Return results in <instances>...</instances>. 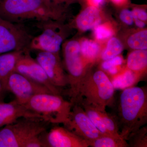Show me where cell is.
I'll return each mask as SVG.
<instances>
[{
  "label": "cell",
  "mask_w": 147,
  "mask_h": 147,
  "mask_svg": "<svg viewBox=\"0 0 147 147\" xmlns=\"http://www.w3.org/2000/svg\"><path fill=\"white\" fill-rule=\"evenodd\" d=\"M25 52L12 51L0 55V81L5 92L7 80L10 75L15 72L17 62Z\"/></svg>",
  "instance_id": "cell-15"
},
{
  "label": "cell",
  "mask_w": 147,
  "mask_h": 147,
  "mask_svg": "<svg viewBox=\"0 0 147 147\" xmlns=\"http://www.w3.org/2000/svg\"><path fill=\"white\" fill-rule=\"evenodd\" d=\"M25 105L32 112L42 116L50 123L63 124L73 105L61 95L42 93L33 96Z\"/></svg>",
  "instance_id": "cell-4"
},
{
  "label": "cell",
  "mask_w": 147,
  "mask_h": 147,
  "mask_svg": "<svg viewBox=\"0 0 147 147\" xmlns=\"http://www.w3.org/2000/svg\"><path fill=\"white\" fill-rule=\"evenodd\" d=\"M51 2L56 4L60 5L62 3H70L73 2L74 0H48Z\"/></svg>",
  "instance_id": "cell-30"
},
{
  "label": "cell",
  "mask_w": 147,
  "mask_h": 147,
  "mask_svg": "<svg viewBox=\"0 0 147 147\" xmlns=\"http://www.w3.org/2000/svg\"><path fill=\"white\" fill-rule=\"evenodd\" d=\"M123 45L118 38L113 37L109 40L107 47L101 55L102 60L106 61L117 57L123 51Z\"/></svg>",
  "instance_id": "cell-22"
},
{
  "label": "cell",
  "mask_w": 147,
  "mask_h": 147,
  "mask_svg": "<svg viewBox=\"0 0 147 147\" xmlns=\"http://www.w3.org/2000/svg\"><path fill=\"white\" fill-rule=\"evenodd\" d=\"M79 94V101L83 98L97 110L105 111L106 107L113 104L115 87L102 70L87 72L81 82Z\"/></svg>",
  "instance_id": "cell-3"
},
{
  "label": "cell",
  "mask_w": 147,
  "mask_h": 147,
  "mask_svg": "<svg viewBox=\"0 0 147 147\" xmlns=\"http://www.w3.org/2000/svg\"><path fill=\"white\" fill-rule=\"evenodd\" d=\"M48 122L42 119L22 118L0 128V147H24L26 142L47 131Z\"/></svg>",
  "instance_id": "cell-5"
},
{
  "label": "cell",
  "mask_w": 147,
  "mask_h": 147,
  "mask_svg": "<svg viewBox=\"0 0 147 147\" xmlns=\"http://www.w3.org/2000/svg\"><path fill=\"white\" fill-rule=\"evenodd\" d=\"M134 21L136 26L140 28H143L146 26V24L144 21L139 20L137 18L134 19Z\"/></svg>",
  "instance_id": "cell-31"
},
{
  "label": "cell",
  "mask_w": 147,
  "mask_h": 147,
  "mask_svg": "<svg viewBox=\"0 0 147 147\" xmlns=\"http://www.w3.org/2000/svg\"><path fill=\"white\" fill-rule=\"evenodd\" d=\"M22 118L40 119L45 121L42 116L32 112L16 99L5 102L3 98L0 99V128Z\"/></svg>",
  "instance_id": "cell-14"
},
{
  "label": "cell",
  "mask_w": 147,
  "mask_h": 147,
  "mask_svg": "<svg viewBox=\"0 0 147 147\" xmlns=\"http://www.w3.org/2000/svg\"><path fill=\"white\" fill-rule=\"evenodd\" d=\"M15 71L43 85L54 94H61L62 91L51 83L42 67L32 57L30 50L24 52L19 58Z\"/></svg>",
  "instance_id": "cell-11"
},
{
  "label": "cell",
  "mask_w": 147,
  "mask_h": 147,
  "mask_svg": "<svg viewBox=\"0 0 147 147\" xmlns=\"http://www.w3.org/2000/svg\"><path fill=\"white\" fill-rule=\"evenodd\" d=\"M36 59L44 69L48 79L56 88L62 91L68 87L67 75L64 71L59 54L39 52Z\"/></svg>",
  "instance_id": "cell-12"
},
{
  "label": "cell",
  "mask_w": 147,
  "mask_h": 147,
  "mask_svg": "<svg viewBox=\"0 0 147 147\" xmlns=\"http://www.w3.org/2000/svg\"><path fill=\"white\" fill-rule=\"evenodd\" d=\"M101 21L98 9L96 7L90 5L77 16L75 23L78 28L86 31L95 28L99 25Z\"/></svg>",
  "instance_id": "cell-16"
},
{
  "label": "cell",
  "mask_w": 147,
  "mask_h": 147,
  "mask_svg": "<svg viewBox=\"0 0 147 147\" xmlns=\"http://www.w3.org/2000/svg\"><path fill=\"white\" fill-rule=\"evenodd\" d=\"M112 1L116 4L120 5L126 2L127 0H112Z\"/></svg>",
  "instance_id": "cell-34"
},
{
  "label": "cell",
  "mask_w": 147,
  "mask_h": 147,
  "mask_svg": "<svg viewBox=\"0 0 147 147\" xmlns=\"http://www.w3.org/2000/svg\"><path fill=\"white\" fill-rule=\"evenodd\" d=\"M63 11L60 5L48 0H2L0 3V17L18 24L31 20L59 21Z\"/></svg>",
  "instance_id": "cell-2"
},
{
  "label": "cell",
  "mask_w": 147,
  "mask_h": 147,
  "mask_svg": "<svg viewBox=\"0 0 147 147\" xmlns=\"http://www.w3.org/2000/svg\"><path fill=\"white\" fill-rule=\"evenodd\" d=\"M63 125L71 132L87 141L88 144L101 134L79 103L73 105L68 119Z\"/></svg>",
  "instance_id": "cell-10"
},
{
  "label": "cell",
  "mask_w": 147,
  "mask_h": 147,
  "mask_svg": "<svg viewBox=\"0 0 147 147\" xmlns=\"http://www.w3.org/2000/svg\"><path fill=\"white\" fill-rule=\"evenodd\" d=\"M109 72L111 74H115L117 72V69L116 66L111 67L108 69Z\"/></svg>",
  "instance_id": "cell-32"
},
{
  "label": "cell",
  "mask_w": 147,
  "mask_h": 147,
  "mask_svg": "<svg viewBox=\"0 0 147 147\" xmlns=\"http://www.w3.org/2000/svg\"><path fill=\"white\" fill-rule=\"evenodd\" d=\"M127 66L130 71L139 74L146 69L147 50H135L129 55Z\"/></svg>",
  "instance_id": "cell-17"
},
{
  "label": "cell",
  "mask_w": 147,
  "mask_h": 147,
  "mask_svg": "<svg viewBox=\"0 0 147 147\" xmlns=\"http://www.w3.org/2000/svg\"><path fill=\"white\" fill-rule=\"evenodd\" d=\"M90 5L98 7L104 3L105 0H87Z\"/></svg>",
  "instance_id": "cell-29"
},
{
  "label": "cell",
  "mask_w": 147,
  "mask_h": 147,
  "mask_svg": "<svg viewBox=\"0 0 147 147\" xmlns=\"http://www.w3.org/2000/svg\"><path fill=\"white\" fill-rule=\"evenodd\" d=\"M120 134L125 140L129 135L147 123V89L145 87H130L119 98L118 116Z\"/></svg>",
  "instance_id": "cell-1"
},
{
  "label": "cell",
  "mask_w": 147,
  "mask_h": 147,
  "mask_svg": "<svg viewBox=\"0 0 147 147\" xmlns=\"http://www.w3.org/2000/svg\"><path fill=\"white\" fill-rule=\"evenodd\" d=\"M127 44L134 50H147V30L140 31L131 35L128 38Z\"/></svg>",
  "instance_id": "cell-23"
},
{
  "label": "cell",
  "mask_w": 147,
  "mask_h": 147,
  "mask_svg": "<svg viewBox=\"0 0 147 147\" xmlns=\"http://www.w3.org/2000/svg\"><path fill=\"white\" fill-rule=\"evenodd\" d=\"M37 27L41 29L42 32L33 37L29 50L59 54L65 37L60 26L54 20H49L38 22Z\"/></svg>",
  "instance_id": "cell-8"
},
{
  "label": "cell",
  "mask_w": 147,
  "mask_h": 147,
  "mask_svg": "<svg viewBox=\"0 0 147 147\" xmlns=\"http://www.w3.org/2000/svg\"><path fill=\"white\" fill-rule=\"evenodd\" d=\"M33 37L20 24L0 17V55L30 50L29 45Z\"/></svg>",
  "instance_id": "cell-7"
},
{
  "label": "cell",
  "mask_w": 147,
  "mask_h": 147,
  "mask_svg": "<svg viewBox=\"0 0 147 147\" xmlns=\"http://www.w3.org/2000/svg\"><path fill=\"white\" fill-rule=\"evenodd\" d=\"M94 35L98 40H103L109 38L113 34L112 29L105 25L96 26L94 29Z\"/></svg>",
  "instance_id": "cell-25"
},
{
  "label": "cell",
  "mask_w": 147,
  "mask_h": 147,
  "mask_svg": "<svg viewBox=\"0 0 147 147\" xmlns=\"http://www.w3.org/2000/svg\"><path fill=\"white\" fill-rule=\"evenodd\" d=\"M80 45L81 55L84 61L87 64L95 61L100 53L98 44L93 40L85 39L82 40Z\"/></svg>",
  "instance_id": "cell-19"
},
{
  "label": "cell",
  "mask_w": 147,
  "mask_h": 147,
  "mask_svg": "<svg viewBox=\"0 0 147 147\" xmlns=\"http://www.w3.org/2000/svg\"><path fill=\"white\" fill-rule=\"evenodd\" d=\"M78 103L82 105L92 122L100 133L101 134L108 133L98 113V110L88 103L83 98H81Z\"/></svg>",
  "instance_id": "cell-20"
},
{
  "label": "cell",
  "mask_w": 147,
  "mask_h": 147,
  "mask_svg": "<svg viewBox=\"0 0 147 147\" xmlns=\"http://www.w3.org/2000/svg\"><path fill=\"white\" fill-rule=\"evenodd\" d=\"M2 1V0H0V3Z\"/></svg>",
  "instance_id": "cell-35"
},
{
  "label": "cell",
  "mask_w": 147,
  "mask_h": 147,
  "mask_svg": "<svg viewBox=\"0 0 147 147\" xmlns=\"http://www.w3.org/2000/svg\"><path fill=\"white\" fill-rule=\"evenodd\" d=\"M130 147H147V126H144L131 132L126 140Z\"/></svg>",
  "instance_id": "cell-21"
},
{
  "label": "cell",
  "mask_w": 147,
  "mask_h": 147,
  "mask_svg": "<svg viewBox=\"0 0 147 147\" xmlns=\"http://www.w3.org/2000/svg\"><path fill=\"white\" fill-rule=\"evenodd\" d=\"M121 20L124 24L130 26L134 22V17L132 11L127 9H123L120 14Z\"/></svg>",
  "instance_id": "cell-26"
},
{
  "label": "cell",
  "mask_w": 147,
  "mask_h": 147,
  "mask_svg": "<svg viewBox=\"0 0 147 147\" xmlns=\"http://www.w3.org/2000/svg\"><path fill=\"white\" fill-rule=\"evenodd\" d=\"M5 90L12 93L15 96V99L24 105L36 95L53 93L43 85L15 71L9 78L6 85Z\"/></svg>",
  "instance_id": "cell-9"
},
{
  "label": "cell",
  "mask_w": 147,
  "mask_h": 147,
  "mask_svg": "<svg viewBox=\"0 0 147 147\" xmlns=\"http://www.w3.org/2000/svg\"><path fill=\"white\" fill-rule=\"evenodd\" d=\"M45 147H88V142L64 126H55L41 134Z\"/></svg>",
  "instance_id": "cell-13"
},
{
  "label": "cell",
  "mask_w": 147,
  "mask_h": 147,
  "mask_svg": "<svg viewBox=\"0 0 147 147\" xmlns=\"http://www.w3.org/2000/svg\"><path fill=\"white\" fill-rule=\"evenodd\" d=\"M65 66L67 71L68 89L67 94L73 104L79 102V90L82 79L87 73L88 64L84 61L80 51V43L74 40H69L63 46Z\"/></svg>",
  "instance_id": "cell-6"
},
{
  "label": "cell",
  "mask_w": 147,
  "mask_h": 147,
  "mask_svg": "<svg viewBox=\"0 0 147 147\" xmlns=\"http://www.w3.org/2000/svg\"><path fill=\"white\" fill-rule=\"evenodd\" d=\"M5 92V90L4 89L2 84L0 81V99L3 98V94Z\"/></svg>",
  "instance_id": "cell-33"
},
{
  "label": "cell",
  "mask_w": 147,
  "mask_h": 147,
  "mask_svg": "<svg viewBox=\"0 0 147 147\" xmlns=\"http://www.w3.org/2000/svg\"><path fill=\"white\" fill-rule=\"evenodd\" d=\"M98 113L108 134L114 136H121L118 123L116 117L111 116L106 112V110H98Z\"/></svg>",
  "instance_id": "cell-24"
},
{
  "label": "cell",
  "mask_w": 147,
  "mask_h": 147,
  "mask_svg": "<svg viewBox=\"0 0 147 147\" xmlns=\"http://www.w3.org/2000/svg\"><path fill=\"white\" fill-rule=\"evenodd\" d=\"M134 19L137 18L142 21H146L147 14L144 10L140 9L135 8L132 11Z\"/></svg>",
  "instance_id": "cell-28"
},
{
  "label": "cell",
  "mask_w": 147,
  "mask_h": 147,
  "mask_svg": "<svg viewBox=\"0 0 147 147\" xmlns=\"http://www.w3.org/2000/svg\"><path fill=\"white\" fill-rule=\"evenodd\" d=\"M92 147H129L126 140L121 136L109 134H101L97 139L89 142Z\"/></svg>",
  "instance_id": "cell-18"
},
{
  "label": "cell",
  "mask_w": 147,
  "mask_h": 147,
  "mask_svg": "<svg viewBox=\"0 0 147 147\" xmlns=\"http://www.w3.org/2000/svg\"><path fill=\"white\" fill-rule=\"evenodd\" d=\"M122 63V59L119 56L115 57L108 60L105 61L102 64V68L108 70L111 67L120 65Z\"/></svg>",
  "instance_id": "cell-27"
}]
</instances>
